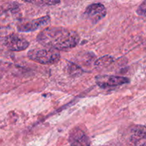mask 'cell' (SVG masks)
<instances>
[{"label": "cell", "mask_w": 146, "mask_h": 146, "mask_svg": "<svg viewBox=\"0 0 146 146\" xmlns=\"http://www.w3.org/2000/svg\"><path fill=\"white\" fill-rule=\"evenodd\" d=\"M37 41L44 47L55 50L68 49L77 46L80 36L77 32L64 27H47L37 36Z\"/></svg>", "instance_id": "obj_1"}, {"label": "cell", "mask_w": 146, "mask_h": 146, "mask_svg": "<svg viewBox=\"0 0 146 146\" xmlns=\"http://www.w3.org/2000/svg\"><path fill=\"white\" fill-rule=\"evenodd\" d=\"M28 58L31 61L45 65H51L60 60V53L53 48H40L30 50L27 54Z\"/></svg>", "instance_id": "obj_2"}, {"label": "cell", "mask_w": 146, "mask_h": 146, "mask_svg": "<svg viewBox=\"0 0 146 146\" xmlns=\"http://www.w3.org/2000/svg\"><path fill=\"white\" fill-rule=\"evenodd\" d=\"M97 85L101 88H109L118 87L130 82L129 78L123 76L110 75H100L96 77Z\"/></svg>", "instance_id": "obj_3"}, {"label": "cell", "mask_w": 146, "mask_h": 146, "mask_svg": "<svg viewBox=\"0 0 146 146\" xmlns=\"http://www.w3.org/2000/svg\"><path fill=\"white\" fill-rule=\"evenodd\" d=\"M50 21L51 18L48 16H44L33 20L21 21L17 25V29L20 32H31L47 25Z\"/></svg>", "instance_id": "obj_4"}, {"label": "cell", "mask_w": 146, "mask_h": 146, "mask_svg": "<svg viewBox=\"0 0 146 146\" xmlns=\"http://www.w3.org/2000/svg\"><path fill=\"white\" fill-rule=\"evenodd\" d=\"M4 44L11 51H21L28 48L29 42L21 36L11 34L4 37Z\"/></svg>", "instance_id": "obj_5"}, {"label": "cell", "mask_w": 146, "mask_h": 146, "mask_svg": "<svg viewBox=\"0 0 146 146\" xmlns=\"http://www.w3.org/2000/svg\"><path fill=\"white\" fill-rule=\"evenodd\" d=\"M106 9L101 3H94L88 6L84 11V17L92 23H97L106 15Z\"/></svg>", "instance_id": "obj_6"}, {"label": "cell", "mask_w": 146, "mask_h": 146, "mask_svg": "<svg viewBox=\"0 0 146 146\" xmlns=\"http://www.w3.org/2000/svg\"><path fill=\"white\" fill-rule=\"evenodd\" d=\"M71 146H90L91 141L88 135L80 128H76L71 131L68 138Z\"/></svg>", "instance_id": "obj_7"}, {"label": "cell", "mask_w": 146, "mask_h": 146, "mask_svg": "<svg viewBox=\"0 0 146 146\" xmlns=\"http://www.w3.org/2000/svg\"><path fill=\"white\" fill-rule=\"evenodd\" d=\"M131 141L136 146L146 145V126L136 125L131 128Z\"/></svg>", "instance_id": "obj_8"}, {"label": "cell", "mask_w": 146, "mask_h": 146, "mask_svg": "<svg viewBox=\"0 0 146 146\" xmlns=\"http://www.w3.org/2000/svg\"><path fill=\"white\" fill-rule=\"evenodd\" d=\"M113 58L111 56H104L102 58H99L98 61L96 62V65L98 67H105L111 64L113 61Z\"/></svg>", "instance_id": "obj_9"}, {"label": "cell", "mask_w": 146, "mask_h": 146, "mask_svg": "<svg viewBox=\"0 0 146 146\" xmlns=\"http://www.w3.org/2000/svg\"><path fill=\"white\" fill-rule=\"evenodd\" d=\"M136 13L141 17H146V1H144L137 9Z\"/></svg>", "instance_id": "obj_10"}, {"label": "cell", "mask_w": 146, "mask_h": 146, "mask_svg": "<svg viewBox=\"0 0 146 146\" xmlns=\"http://www.w3.org/2000/svg\"><path fill=\"white\" fill-rule=\"evenodd\" d=\"M4 34V28L0 27V38H2Z\"/></svg>", "instance_id": "obj_11"}]
</instances>
